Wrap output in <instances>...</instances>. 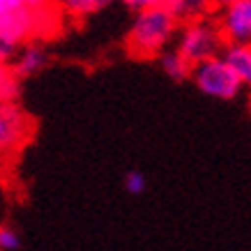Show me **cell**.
<instances>
[{
  "mask_svg": "<svg viewBox=\"0 0 251 251\" xmlns=\"http://www.w3.org/2000/svg\"><path fill=\"white\" fill-rule=\"evenodd\" d=\"M180 23L166 7H143L127 32V49L136 58H154L166 49L177 35Z\"/></svg>",
  "mask_w": 251,
  "mask_h": 251,
  "instance_id": "obj_1",
  "label": "cell"
},
{
  "mask_svg": "<svg viewBox=\"0 0 251 251\" xmlns=\"http://www.w3.org/2000/svg\"><path fill=\"white\" fill-rule=\"evenodd\" d=\"M177 44L175 49L194 65L205 58L219 55L224 49V35L219 30V23H214L210 16L203 19H194V21L182 23V28L177 30Z\"/></svg>",
  "mask_w": 251,
  "mask_h": 251,
  "instance_id": "obj_2",
  "label": "cell"
},
{
  "mask_svg": "<svg viewBox=\"0 0 251 251\" xmlns=\"http://www.w3.org/2000/svg\"><path fill=\"white\" fill-rule=\"evenodd\" d=\"M191 78L201 92L217 99H235L242 90V83L237 81L233 69L226 65L221 55H212L201 62L191 65Z\"/></svg>",
  "mask_w": 251,
  "mask_h": 251,
  "instance_id": "obj_3",
  "label": "cell"
},
{
  "mask_svg": "<svg viewBox=\"0 0 251 251\" xmlns=\"http://www.w3.org/2000/svg\"><path fill=\"white\" fill-rule=\"evenodd\" d=\"M30 115L14 101H0V159L19 152L30 141Z\"/></svg>",
  "mask_w": 251,
  "mask_h": 251,
  "instance_id": "obj_4",
  "label": "cell"
},
{
  "mask_svg": "<svg viewBox=\"0 0 251 251\" xmlns=\"http://www.w3.org/2000/svg\"><path fill=\"white\" fill-rule=\"evenodd\" d=\"M219 30L226 44L251 42V0H233L230 5L221 7Z\"/></svg>",
  "mask_w": 251,
  "mask_h": 251,
  "instance_id": "obj_5",
  "label": "cell"
},
{
  "mask_svg": "<svg viewBox=\"0 0 251 251\" xmlns=\"http://www.w3.org/2000/svg\"><path fill=\"white\" fill-rule=\"evenodd\" d=\"M12 60V72H14L19 78H28V76H35L37 72H42V69L46 67V62H49V55H46V51L42 49L39 44H35V42H23L19 49L14 51V55L9 58Z\"/></svg>",
  "mask_w": 251,
  "mask_h": 251,
  "instance_id": "obj_6",
  "label": "cell"
},
{
  "mask_svg": "<svg viewBox=\"0 0 251 251\" xmlns=\"http://www.w3.org/2000/svg\"><path fill=\"white\" fill-rule=\"evenodd\" d=\"M221 58L226 60L237 81L251 88V42H235V44H224Z\"/></svg>",
  "mask_w": 251,
  "mask_h": 251,
  "instance_id": "obj_7",
  "label": "cell"
},
{
  "mask_svg": "<svg viewBox=\"0 0 251 251\" xmlns=\"http://www.w3.org/2000/svg\"><path fill=\"white\" fill-rule=\"evenodd\" d=\"M166 9L171 12V16L177 23H187V21H194V19L210 16V12L214 7L210 0H168Z\"/></svg>",
  "mask_w": 251,
  "mask_h": 251,
  "instance_id": "obj_8",
  "label": "cell"
},
{
  "mask_svg": "<svg viewBox=\"0 0 251 251\" xmlns=\"http://www.w3.org/2000/svg\"><path fill=\"white\" fill-rule=\"evenodd\" d=\"M159 65L161 69H164V74H166L168 78H173V81H184V78H189L191 74V62L184 58L177 49H173V51H161L159 53Z\"/></svg>",
  "mask_w": 251,
  "mask_h": 251,
  "instance_id": "obj_9",
  "label": "cell"
},
{
  "mask_svg": "<svg viewBox=\"0 0 251 251\" xmlns=\"http://www.w3.org/2000/svg\"><path fill=\"white\" fill-rule=\"evenodd\" d=\"M53 2L67 16L85 19V16H92V14H97V12H101L104 7H108L113 0H53Z\"/></svg>",
  "mask_w": 251,
  "mask_h": 251,
  "instance_id": "obj_10",
  "label": "cell"
},
{
  "mask_svg": "<svg viewBox=\"0 0 251 251\" xmlns=\"http://www.w3.org/2000/svg\"><path fill=\"white\" fill-rule=\"evenodd\" d=\"M21 249V237L12 226L0 224V251H16Z\"/></svg>",
  "mask_w": 251,
  "mask_h": 251,
  "instance_id": "obj_11",
  "label": "cell"
},
{
  "mask_svg": "<svg viewBox=\"0 0 251 251\" xmlns=\"http://www.w3.org/2000/svg\"><path fill=\"white\" fill-rule=\"evenodd\" d=\"M125 189L129 191V194H141V191L145 189V177H143V173H138V171H131V173H127V177H125Z\"/></svg>",
  "mask_w": 251,
  "mask_h": 251,
  "instance_id": "obj_12",
  "label": "cell"
},
{
  "mask_svg": "<svg viewBox=\"0 0 251 251\" xmlns=\"http://www.w3.org/2000/svg\"><path fill=\"white\" fill-rule=\"evenodd\" d=\"M7 207H9V196H7V189L2 187V180H0V224H5Z\"/></svg>",
  "mask_w": 251,
  "mask_h": 251,
  "instance_id": "obj_13",
  "label": "cell"
},
{
  "mask_svg": "<svg viewBox=\"0 0 251 251\" xmlns=\"http://www.w3.org/2000/svg\"><path fill=\"white\" fill-rule=\"evenodd\" d=\"M25 5V0H0V12H5V9H14V7H21Z\"/></svg>",
  "mask_w": 251,
  "mask_h": 251,
  "instance_id": "obj_14",
  "label": "cell"
},
{
  "mask_svg": "<svg viewBox=\"0 0 251 251\" xmlns=\"http://www.w3.org/2000/svg\"><path fill=\"white\" fill-rule=\"evenodd\" d=\"M122 2H125V5H127V7L129 9H143L145 5H148V0H122Z\"/></svg>",
  "mask_w": 251,
  "mask_h": 251,
  "instance_id": "obj_15",
  "label": "cell"
},
{
  "mask_svg": "<svg viewBox=\"0 0 251 251\" xmlns=\"http://www.w3.org/2000/svg\"><path fill=\"white\" fill-rule=\"evenodd\" d=\"M53 0H25V5L28 7H46V5H51Z\"/></svg>",
  "mask_w": 251,
  "mask_h": 251,
  "instance_id": "obj_16",
  "label": "cell"
},
{
  "mask_svg": "<svg viewBox=\"0 0 251 251\" xmlns=\"http://www.w3.org/2000/svg\"><path fill=\"white\" fill-rule=\"evenodd\" d=\"M168 0H148V5L145 7H166Z\"/></svg>",
  "mask_w": 251,
  "mask_h": 251,
  "instance_id": "obj_17",
  "label": "cell"
},
{
  "mask_svg": "<svg viewBox=\"0 0 251 251\" xmlns=\"http://www.w3.org/2000/svg\"><path fill=\"white\" fill-rule=\"evenodd\" d=\"M210 2H212V7H226V5H230V2H233V0H210Z\"/></svg>",
  "mask_w": 251,
  "mask_h": 251,
  "instance_id": "obj_18",
  "label": "cell"
},
{
  "mask_svg": "<svg viewBox=\"0 0 251 251\" xmlns=\"http://www.w3.org/2000/svg\"><path fill=\"white\" fill-rule=\"evenodd\" d=\"M2 173H5V168H2V159H0V180H2Z\"/></svg>",
  "mask_w": 251,
  "mask_h": 251,
  "instance_id": "obj_19",
  "label": "cell"
},
{
  "mask_svg": "<svg viewBox=\"0 0 251 251\" xmlns=\"http://www.w3.org/2000/svg\"><path fill=\"white\" fill-rule=\"evenodd\" d=\"M5 62H7V60H5V55L0 53V65H5Z\"/></svg>",
  "mask_w": 251,
  "mask_h": 251,
  "instance_id": "obj_20",
  "label": "cell"
},
{
  "mask_svg": "<svg viewBox=\"0 0 251 251\" xmlns=\"http://www.w3.org/2000/svg\"><path fill=\"white\" fill-rule=\"evenodd\" d=\"M249 111H251V92H249Z\"/></svg>",
  "mask_w": 251,
  "mask_h": 251,
  "instance_id": "obj_21",
  "label": "cell"
}]
</instances>
